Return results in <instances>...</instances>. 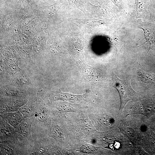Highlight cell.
<instances>
[{
    "label": "cell",
    "instance_id": "obj_1",
    "mask_svg": "<svg viewBox=\"0 0 155 155\" xmlns=\"http://www.w3.org/2000/svg\"><path fill=\"white\" fill-rule=\"evenodd\" d=\"M46 96L44 93L39 108L32 117L34 120L31 126V132L34 140L49 136L52 111Z\"/></svg>",
    "mask_w": 155,
    "mask_h": 155
},
{
    "label": "cell",
    "instance_id": "obj_2",
    "mask_svg": "<svg viewBox=\"0 0 155 155\" xmlns=\"http://www.w3.org/2000/svg\"><path fill=\"white\" fill-rule=\"evenodd\" d=\"M131 76H129L125 80H122L115 74L113 75V87L117 90L119 94L120 100L119 110L121 111L128 102L135 100L138 97L137 93L131 86Z\"/></svg>",
    "mask_w": 155,
    "mask_h": 155
},
{
    "label": "cell",
    "instance_id": "obj_3",
    "mask_svg": "<svg viewBox=\"0 0 155 155\" xmlns=\"http://www.w3.org/2000/svg\"><path fill=\"white\" fill-rule=\"evenodd\" d=\"M70 21L77 26L83 32L94 34L97 31L108 26L111 20L95 18L84 19H70Z\"/></svg>",
    "mask_w": 155,
    "mask_h": 155
},
{
    "label": "cell",
    "instance_id": "obj_4",
    "mask_svg": "<svg viewBox=\"0 0 155 155\" xmlns=\"http://www.w3.org/2000/svg\"><path fill=\"white\" fill-rule=\"evenodd\" d=\"M98 4L93 5L88 1L85 3L88 15L93 18L110 20L114 18V14L110 4L104 0H95Z\"/></svg>",
    "mask_w": 155,
    "mask_h": 155
},
{
    "label": "cell",
    "instance_id": "obj_5",
    "mask_svg": "<svg viewBox=\"0 0 155 155\" xmlns=\"http://www.w3.org/2000/svg\"><path fill=\"white\" fill-rule=\"evenodd\" d=\"M34 120L33 117H25L24 120L15 128L18 139L21 142L32 146L34 141L31 135V126Z\"/></svg>",
    "mask_w": 155,
    "mask_h": 155
},
{
    "label": "cell",
    "instance_id": "obj_6",
    "mask_svg": "<svg viewBox=\"0 0 155 155\" xmlns=\"http://www.w3.org/2000/svg\"><path fill=\"white\" fill-rule=\"evenodd\" d=\"M0 155H28L29 146L19 141H0Z\"/></svg>",
    "mask_w": 155,
    "mask_h": 155
},
{
    "label": "cell",
    "instance_id": "obj_7",
    "mask_svg": "<svg viewBox=\"0 0 155 155\" xmlns=\"http://www.w3.org/2000/svg\"><path fill=\"white\" fill-rule=\"evenodd\" d=\"M0 94L1 96L28 100L36 95L35 93L32 91L8 86H3L1 87Z\"/></svg>",
    "mask_w": 155,
    "mask_h": 155
},
{
    "label": "cell",
    "instance_id": "obj_8",
    "mask_svg": "<svg viewBox=\"0 0 155 155\" xmlns=\"http://www.w3.org/2000/svg\"><path fill=\"white\" fill-rule=\"evenodd\" d=\"M43 92H40L30 98L27 102L20 108L19 111L24 117H32L39 108Z\"/></svg>",
    "mask_w": 155,
    "mask_h": 155
},
{
    "label": "cell",
    "instance_id": "obj_9",
    "mask_svg": "<svg viewBox=\"0 0 155 155\" xmlns=\"http://www.w3.org/2000/svg\"><path fill=\"white\" fill-rule=\"evenodd\" d=\"M0 112L19 111L28 100L26 99L1 96Z\"/></svg>",
    "mask_w": 155,
    "mask_h": 155
},
{
    "label": "cell",
    "instance_id": "obj_10",
    "mask_svg": "<svg viewBox=\"0 0 155 155\" xmlns=\"http://www.w3.org/2000/svg\"><path fill=\"white\" fill-rule=\"evenodd\" d=\"M49 138L47 137L34 140L33 145L30 146L28 155H48L53 150L49 144Z\"/></svg>",
    "mask_w": 155,
    "mask_h": 155
},
{
    "label": "cell",
    "instance_id": "obj_11",
    "mask_svg": "<svg viewBox=\"0 0 155 155\" xmlns=\"http://www.w3.org/2000/svg\"><path fill=\"white\" fill-rule=\"evenodd\" d=\"M51 103L57 100H70L80 101L86 99L88 96L87 92L82 95H75L69 93H64L60 90L56 91H51L48 94Z\"/></svg>",
    "mask_w": 155,
    "mask_h": 155
},
{
    "label": "cell",
    "instance_id": "obj_12",
    "mask_svg": "<svg viewBox=\"0 0 155 155\" xmlns=\"http://www.w3.org/2000/svg\"><path fill=\"white\" fill-rule=\"evenodd\" d=\"M76 64L85 80L92 83L99 80L100 76L97 69L79 60Z\"/></svg>",
    "mask_w": 155,
    "mask_h": 155
},
{
    "label": "cell",
    "instance_id": "obj_13",
    "mask_svg": "<svg viewBox=\"0 0 155 155\" xmlns=\"http://www.w3.org/2000/svg\"><path fill=\"white\" fill-rule=\"evenodd\" d=\"M0 141H19L15 128L0 117Z\"/></svg>",
    "mask_w": 155,
    "mask_h": 155
},
{
    "label": "cell",
    "instance_id": "obj_14",
    "mask_svg": "<svg viewBox=\"0 0 155 155\" xmlns=\"http://www.w3.org/2000/svg\"><path fill=\"white\" fill-rule=\"evenodd\" d=\"M143 31L144 38L146 40L145 43L147 42L149 44V47L146 53L147 54L150 50H155V25L149 24L147 26L140 27Z\"/></svg>",
    "mask_w": 155,
    "mask_h": 155
},
{
    "label": "cell",
    "instance_id": "obj_15",
    "mask_svg": "<svg viewBox=\"0 0 155 155\" xmlns=\"http://www.w3.org/2000/svg\"><path fill=\"white\" fill-rule=\"evenodd\" d=\"M0 117L15 128L24 120V117L19 111L0 112Z\"/></svg>",
    "mask_w": 155,
    "mask_h": 155
},
{
    "label": "cell",
    "instance_id": "obj_16",
    "mask_svg": "<svg viewBox=\"0 0 155 155\" xmlns=\"http://www.w3.org/2000/svg\"><path fill=\"white\" fill-rule=\"evenodd\" d=\"M70 44L73 47L76 51L82 53L85 46L84 42L86 40L81 34L70 33L69 37Z\"/></svg>",
    "mask_w": 155,
    "mask_h": 155
},
{
    "label": "cell",
    "instance_id": "obj_17",
    "mask_svg": "<svg viewBox=\"0 0 155 155\" xmlns=\"http://www.w3.org/2000/svg\"><path fill=\"white\" fill-rule=\"evenodd\" d=\"M49 136L52 137L58 143L62 144L65 139V133L61 125L56 123L50 130Z\"/></svg>",
    "mask_w": 155,
    "mask_h": 155
},
{
    "label": "cell",
    "instance_id": "obj_18",
    "mask_svg": "<svg viewBox=\"0 0 155 155\" xmlns=\"http://www.w3.org/2000/svg\"><path fill=\"white\" fill-rule=\"evenodd\" d=\"M135 107L133 113H139L145 115H148L155 113V103L147 102Z\"/></svg>",
    "mask_w": 155,
    "mask_h": 155
},
{
    "label": "cell",
    "instance_id": "obj_19",
    "mask_svg": "<svg viewBox=\"0 0 155 155\" xmlns=\"http://www.w3.org/2000/svg\"><path fill=\"white\" fill-rule=\"evenodd\" d=\"M54 111L57 114L62 116L64 113L70 111H73L74 109L69 103L65 102H58L53 104Z\"/></svg>",
    "mask_w": 155,
    "mask_h": 155
},
{
    "label": "cell",
    "instance_id": "obj_20",
    "mask_svg": "<svg viewBox=\"0 0 155 155\" xmlns=\"http://www.w3.org/2000/svg\"><path fill=\"white\" fill-rule=\"evenodd\" d=\"M135 6L133 14L138 16L149 7L150 0H135Z\"/></svg>",
    "mask_w": 155,
    "mask_h": 155
},
{
    "label": "cell",
    "instance_id": "obj_21",
    "mask_svg": "<svg viewBox=\"0 0 155 155\" xmlns=\"http://www.w3.org/2000/svg\"><path fill=\"white\" fill-rule=\"evenodd\" d=\"M5 63L9 71L12 74H15L20 69L18 67V60L16 58H9Z\"/></svg>",
    "mask_w": 155,
    "mask_h": 155
},
{
    "label": "cell",
    "instance_id": "obj_22",
    "mask_svg": "<svg viewBox=\"0 0 155 155\" xmlns=\"http://www.w3.org/2000/svg\"><path fill=\"white\" fill-rule=\"evenodd\" d=\"M69 6L76 8L82 11L86 16L88 15V12L85 8V3L83 0H67Z\"/></svg>",
    "mask_w": 155,
    "mask_h": 155
},
{
    "label": "cell",
    "instance_id": "obj_23",
    "mask_svg": "<svg viewBox=\"0 0 155 155\" xmlns=\"http://www.w3.org/2000/svg\"><path fill=\"white\" fill-rule=\"evenodd\" d=\"M15 86L18 87L23 86L29 84V80L25 74H21L16 76L13 80Z\"/></svg>",
    "mask_w": 155,
    "mask_h": 155
},
{
    "label": "cell",
    "instance_id": "obj_24",
    "mask_svg": "<svg viewBox=\"0 0 155 155\" xmlns=\"http://www.w3.org/2000/svg\"><path fill=\"white\" fill-rule=\"evenodd\" d=\"M139 75L142 78H140L142 81L146 83H151L153 82L155 78L152 74L146 72L143 70L139 71Z\"/></svg>",
    "mask_w": 155,
    "mask_h": 155
},
{
    "label": "cell",
    "instance_id": "obj_25",
    "mask_svg": "<svg viewBox=\"0 0 155 155\" xmlns=\"http://www.w3.org/2000/svg\"><path fill=\"white\" fill-rule=\"evenodd\" d=\"M80 150L84 153L93 154L95 153L97 150L95 146L90 144H86L81 146L80 148Z\"/></svg>",
    "mask_w": 155,
    "mask_h": 155
},
{
    "label": "cell",
    "instance_id": "obj_26",
    "mask_svg": "<svg viewBox=\"0 0 155 155\" xmlns=\"http://www.w3.org/2000/svg\"><path fill=\"white\" fill-rule=\"evenodd\" d=\"M151 19L155 20V0H150L148 7Z\"/></svg>",
    "mask_w": 155,
    "mask_h": 155
},
{
    "label": "cell",
    "instance_id": "obj_27",
    "mask_svg": "<svg viewBox=\"0 0 155 155\" xmlns=\"http://www.w3.org/2000/svg\"><path fill=\"white\" fill-rule=\"evenodd\" d=\"M50 49L52 53L57 55L62 56V54H63L59 46L57 44H54L50 46Z\"/></svg>",
    "mask_w": 155,
    "mask_h": 155
},
{
    "label": "cell",
    "instance_id": "obj_28",
    "mask_svg": "<svg viewBox=\"0 0 155 155\" xmlns=\"http://www.w3.org/2000/svg\"><path fill=\"white\" fill-rule=\"evenodd\" d=\"M111 1L120 11L123 9V4L122 0H110Z\"/></svg>",
    "mask_w": 155,
    "mask_h": 155
},
{
    "label": "cell",
    "instance_id": "obj_29",
    "mask_svg": "<svg viewBox=\"0 0 155 155\" xmlns=\"http://www.w3.org/2000/svg\"></svg>",
    "mask_w": 155,
    "mask_h": 155
}]
</instances>
